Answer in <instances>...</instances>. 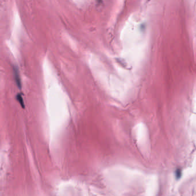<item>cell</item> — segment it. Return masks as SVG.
Returning <instances> with one entry per match:
<instances>
[{"mask_svg": "<svg viewBox=\"0 0 196 196\" xmlns=\"http://www.w3.org/2000/svg\"><path fill=\"white\" fill-rule=\"evenodd\" d=\"M14 75H15V79L16 80V83L17 84V86L20 88L21 87V80H20V76H19V73L17 68L14 69Z\"/></svg>", "mask_w": 196, "mask_h": 196, "instance_id": "6da1fadb", "label": "cell"}, {"mask_svg": "<svg viewBox=\"0 0 196 196\" xmlns=\"http://www.w3.org/2000/svg\"><path fill=\"white\" fill-rule=\"evenodd\" d=\"M17 99H18V100L19 102L20 103V104H22V106L24 107V101H23V99L22 98V96L20 95H18V96H17Z\"/></svg>", "mask_w": 196, "mask_h": 196, "instance_id": "7a4b0ae2", "label": "cell"}]
</instances>
